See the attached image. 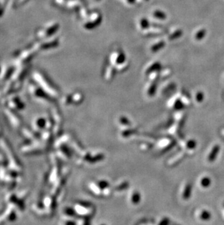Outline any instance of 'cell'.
<instances>
[{
    "label": "cell",
    "instance_id": "obj_1",
    "mask_svg": "<svg viewBox=\"0 0 224 225\" xmlns=\"http://www.w3.org/2000/svg\"><path fill=\"white\" fill-rule=\"evenodd\" d=\"M218 149H219L218 146H216V147H215V149H213V153H211V154H210V160H213V159L216 157V154L218 152Z\"/></svg>",
    "mask_w": 224,
    "mask_h": 225
}]
</instances>
